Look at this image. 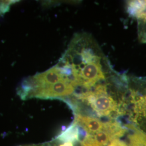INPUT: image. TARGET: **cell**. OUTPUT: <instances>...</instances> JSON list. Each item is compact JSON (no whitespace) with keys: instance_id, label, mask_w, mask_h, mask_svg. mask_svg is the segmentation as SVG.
Segmentation results:
<instances>
[{"instance_id":"cell-1","label":"cell","mask_w":146,"mask_h":146,"mask_svg":"<svg viewBox=\"0 0 146 146\" xmlns=\"http://www.w3.org/2000/svg\"><path fill=\"white\" fill-rule=\"evenodd\" d=\"M61 68L78 94L106 81L116 73L93 38L88 34L77 35L64 55Z\"/></svg>"},{"instance_id":"cell-2","label":"cell","mask_w":146,"mask_h":146,"mask_svg":"<svg viewBox=\"0 0 146 146\" xmlns=\"http://www.w3.org/2000/svg\"><path fill=\"white\" fill-rule=\"evenodd\" d=\"M126 109L130 107L132 120L136 123L146 122V79H128Z\"/></svg>"},{"instance_id":"cell-3","label":"cell","mask_w":146,"mask_h":146,"mask_svg":"<svg viewBox=\"0 0 146 146\" xmlns=\"http://www.w3.org/2000/svg\"><path fill=\"white\" fill-rule=\"evenodd\" d=\"M125 129L119 123L111 121L107 129L94 134H87L81 141V146H105L124 135Z\"/></svg>"},{"instance_id":"cell-4","label":"cell","mask_w":146,"mask_h":146,"mask_svg":"<svg viewBox=\"0 0 146 146\" xmlns=\"http://www.w3.org/2000/svg\"><path fill=\"white\" fill-rule=\"evenodd\" d=\"M75 91V88L72 83L68 79H64L52 85L33 89L27 95L26 98H62L71 95Z\"/></svg>"},{"instance_id":"cell-5","label":"cell","mask_w":146,"mask_h":146,"mask_svg":"<svg viewBox=\"0 0 146 146\" xmlns=\"http://www.w3.org/2000/svg\"><path fill=\"white\" fill-rule=\"evenodd\" d=\"M111 121L103 122L94 117L76 113L74 122L88 134H94L107 129Z\"/></svg>"},{"instance_id":"cell-6","label":"cell","mask_w":146,"mask_h":146,"mask_svg":"<svg viewBox=\"0 0 146 146\" xmlns=\"http://www.w3.org/2000/svg\"><path fill=\"white\" fill-rule=\"evenodd\" d=\"M127 11L129 15L139 18L146 13V1H129L127 3Z\"/></svg>"},{"instance_id":"cell-7","label":"cell","mask_w":146,"mask_h":146,"mask_svg":"<svg viewBox=\"0 0 146 146\" xmlns=\"http://www.w3.org/2000/svg\"><path fill=\"white\" fill-rule=\"evenodd\" d=\"M60 141L65 142H75L79 140L78 125L74 122L72 125L58 137Z\"/></svg>"},{"instance_id":"cell-8","label":"cell","mask_w":146,"mask_h":146,"mask_svg":"<svg viewBox=\"0 0 146 146\" xmlns=\"http://www.w3.org/2000/svg\"><path fill=\"white\" fill-rule=\"evenodd\" d=\"M138 20V34L140 41L146 42V13L140 16Z\"/></svg>"},{"instance_id":"cell-9","label":"cell","mask_w":146,"mask_h":146,"mask_svg":"<svg viewBox=\"0 0 146 146\" xmlns=\"http://www.w3.org/2000/svg\"><path fill=\"white\" fill-rule=\"evenodd\" d=\"M15 2L14 1H0V15L9 11L11 5Z\"/></svg>"},{"instance_id":"cell-10","label":"cell","mask_w":146,"mask_h":146,"mask_svg":"<svg viewBox=\"0 0 146 146\" xmlns=\"http://www.w3.org/2000/svg\"><path fill=\"white\" fill-rule=\"evenodd\" d=\"M107 146H128V145H127L125 142L120 140L119 139H115L111 141Z\"/></svg>"},{"instance_id":"cell-11","label":"cell","mask_w":146,"mask_h":146,"mask_svg":"<svg viewBox=\"0 0 146 146\" xmlns=\"http://www.w3.org/2000/svg\"><path fill=\"white\" fill-rule=\"evenodd\" d=\"M59 146H74V145H73V143L72 142H65L64 143L61 145Z\"/></svg>"}]
</instances>
